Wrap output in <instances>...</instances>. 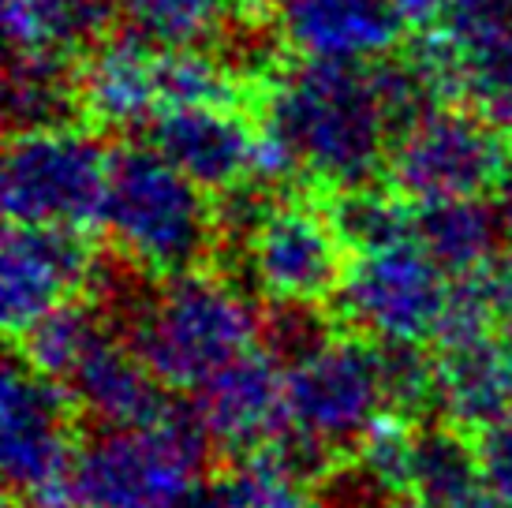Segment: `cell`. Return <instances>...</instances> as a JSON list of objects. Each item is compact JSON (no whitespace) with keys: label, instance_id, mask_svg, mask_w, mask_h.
I'll return each instance as SVG.
<instances>
[{"label":"cell","instance_id":"cell-1","mask_svg":"<svg viewBox=\"0 0 512 508\" xmlns=\"http://www.w3.org/2000/svg\"><path fill=\"white\" fill-rule=\"evenodd\" d=\"M393 135L370 71L303 60L266 86L251 176L258 184H285L299 172L341 191L359 187L382 165Z\"/></svg>","mask_w":512,"mask_h":508},{"label":"cell","instance_id":"cell-2","mask_svg":"<svg viewBox=\"0 0 512 508\" xmlns=\"http://www.w3.org/2000/svg\"><path fill=\"white\" fill-rule=\"evenodd\" d=\"M262 322L240 284L187 269L131 303V348L165 389H199L255 352Z\"/></svg>","mask_w":512,"mask_h":508},{"label":"cell","instance_id":"cell-3","mask_svg":"<svg viewBox=\"0 0 512 508\" xmlns=\"http://www.w3.org/2000/svg\"><path fill=\"white\" fill-rule=\"evenodd\" d=\"M187 172L157 146H124L113 154L101 225L131 266L161 277L199 269L217 236V210Z\"/></svg>","mask_w":512,"mask_h":508},{"label":"cell","instance_id":"cell-4","mask_svg":"<svg viewBox=\"0 0 512 508\" xmlns=\"http://www.w3.org/2000/svg\"><path fill=\"white\" fill-rule=\"evenodd\" d=\"M206 434L195 415L101 430L72 467V508H191L202 490Z\"/></svg>","mask_w":512,"mask_h":508},{"label":"cell","instance_id":"cell-5","mask_svg":"<svg viewBox=\"0 0 512 508\" xmlns=\"http://www.w3.org/2000/svg\"><path fill=\"white\" fill-rule=\"evenodd\" d=\"M113 157L68 120L15 127L0 169V202L12 225L86 232L101 225Z\"/></svg>","mask_w":512,"mask_h":508},{"label":"cell","instance_id":"cell-6","mask_svg":"<svg viewBox=\"0 0 512 508\" xmlns=\"http://www.w3.org/2000/svg\"><path fill=\"white\" fill-rule=\"evenodd\" d=\"M288 434L322 456L348 445L389 408L382 378V348L352 337H326L285 363Z\"/></svg>","mask_w":512,"mask_h":508},{"label":"cell","instance_id":"cell-7","mask_svg":"<svg viewBox=\"0 0 512 508\" xmlns=\"http://www.w3.org/2000/svg\"><path fill=\"white\" fill-rule=\"evenodd\" d=\"M449 273L419 243L404 240L382 251H363L344 269L337 288L341 314L359 333L385 348H419L438 340L449 318Z\"/></svg>","mask_w":512,"mask_h":508},{"label":"cell","instance_id":"cell-8","mask_svg":"<svg viewBox=\"0 0 512 508\" xmlns=\"http://www.w3.org/2000/svg\"><path fill=\"white\" fill-rule=\"evenodd\" d=\"M505 131L456 105H434L404 124L389 146V176L419 206L445 198H479L509 169Z\"/></svg>","mask_w":512,"mask_h":508},{"label":"cell","instance_id":"cell-9","mask_svg":"<svg viewBox=\"0 0 512 508\" xmlns=\"http://www.w3.org/2000/svg\"><path fill=\"white\" fill-rule=\"evenodd\" d=\"M75 456L72 408L60 381L12 359L0 381V464L12 497L27 508L68 505Z\"/></svg>","mask_w":512,"mask_h":508},{"label":"cell","instance_id":"cell-10","mask_svg":"<svg viewBox=\"0 0 512 508\" xmlns=\"http://www.w3.org/2000/svg\"><path fill=\"white\" fill-rule=\"evenodd\" d=\"M341 251L344 240L333 213L303 198L270 202L262 221L240 243L255 288L277 307H314L333 296L344 281Z\"/></svg>","mask_w":512,"mask_h":508},{"label":"cell","instance_id":"cell-11","mask_svg":"<svg viewBox=\"0 0 512 508\" xmlns=\"http://www.w3.org/2000/svg\"><path fill=\"white\" fill-rule=\"evenodd\" d=\"M94 258L83 232L42 225H12L0 243V314L4 329L19 337L23 329L57 311L90 281Z\"/></svg>","mask_w":512,"mask_h":508},{"label":"cell","instance_id":"cell-12","mask_svg":"<svg viewBox=\"0 0 512 508\" xmlns=\"http://www.w3.org/2000/svg\"><path fill=\"white\" fill-rule=\"evenodd\" d=\"M191 415L228 452H255L288 438L285 367H277L273 352H247L195 389Z\"/></svg>","mask_w":512,"mask_h":508},{"label":"cell","instance_id":"cell-13","mask_svg":"<svg viewBox=\"0 0 512 508\" xmlns=\"http://www.w3.org/2000/svg\"><path fill=\"white\" fill-rule=\"evenodd\" d=\"M273 19L303 60L356 68L378 64L404 30L393 0H273Z\"/></svg>","mask_w":512,"mask_h":508},{"label":"cell","instance_id":"cell-14","mask_svg":"<svg viewBox=\"0 0 512 508\" xmlns=\"http://www.w3.org/2000/svg\"><path fill=\"white\" fill-rule=\"evenodd\" d=\"M139 30L98 38L75 75L79 113L101 131H135L161 105V57Z\"/></svg>","mask_w":512,"mask_h":508},{"label":"cell","instance_id":"cell-15","mask_svg":"<svg viewBox=\"0 0 512 508\" xmlns=\"http://www.w3.org/2000/svg\"><path fill=\"white\" fill-rule=\"evenodd\" d=\"M154 146L206 191H228L255 172L258 131L236 105H169L154 120Z\"/></svg>","mask_w":512,"mask_h":508},{"label":"cell","instance_id":"cell-16","mask_svg":"<svg viewBox=\"0 0 512 508\" xmlns=\"http://www.w3.org/2000/svg\"><path fill=\"white\" fill-rule=\"evenodd\" d=\"M434 408L456 430H486L512 415V363L505 344L490 333L438 340Z\"/></svg>","mask_w":512,"mask_h":508},{"label":"cell","instance_id":"cell-17","mask_svg":"<svg viewBox=\"0 0 512 508\" xmlns=\"http://www.w3.org/2000/svg\"><path fill=\"white\" fill-rule=\"evenodd\" d=\"M326 456L307 441L281 438L225 467L217 479L202 482L191 508H314L311 475Z\"/></svg>","mask_w":512,"mask_h":508},{"label":"cell","instance_id":"cell-18","mask_svg":"<svg viewBox=\"0 0 512 508\" xmlns=\"http://www.w3.org/2000/svg\"><path fill=\"white\" fill-rule=\"evenodd\" d=\"M72 389L79 408L101 423V430L116 426H143L169 415L165 385L146 359L131 344L105 337L72 374Z\"/></svg>","mask_w":512,"mask_h":508},{"label":"cell","instance_id":"cell-19","mask_svg":"<svg viewBox=\"0 0 512 508\" xmlns=\"http://www.w3.org/2000/svg\"><path fill=\"white\" fill-rule=\"evenodd\" d=\"M505 225L501 213L479 198H445L419 206L415 243L438 262L445 273L471 277L498 258V240Z\"/></svg>","mask_w":512,"mask_h":508},{"label":"cell","instance_id":"cell-20","mask_svg":"<svg viewBox=\"0 0 512 508\" xmlns=\"http://www.w3.org/2000/svg\"><path fill=\"white\" fill-rule=\"evenodd\" d=\"M12 53H60L101 38L109 0H0Z\"/></svg>","mask_w":512,"mask_h":508},{"label":"cell","instance_id":"cell-21","mask_svg":"<svg viewBox=\"0 0 512 508\" xmlns=\"http://www.w3.org/2000/svg\"><path fill=\"white\" fill-rule=\"evenodd\" d=\"M105 337H109V329L101 322L98 307L68 299L57 311H49L19 333V359L45 378L72 381L75 370L83 367V359Z\"/></svg>","mask_w":512,"mask_h":508},{"label":"cell","instance_id":"cell-22","mask_svg":"<svg viewBox=\"0 0 512 508\" xmlns=\"http://www.w3.org/2000/svg\"><path fill=\"white\" fill-rule=\"evenodd\" d=\"M4 101L15 127L64 124V116L79 109L68 60L60 53H12L4 75Z\"/></svg>","mask_w":512,"mask_h":508},{"label":"cell","instance_id":"cell-23","mask_svg":"<svg viewBox=\"0 0 512 508\" xmlns=\"http://www.w3.org/2000/svg\"><path fill=\"white\" fill-rule=\"evenodd\" d=\"M475 486L479 475V452L460 438V430H415L412 471H408V494L423 505H453Z\"/></svg>","mask_w":512,"mask_h":508},{"label":"cell","instance_id":"cell-24","mask_svg":"<svg viewBox=\"0 0 512 508\" xmlns=\"http://www.w3.org/2000/svg\"><path fill=\"white\" fill-rule=\"evenodd\" d=\"M468 64V90L483 116L512 135V4L486 27L460 42Z\"/></svg>","mask_w":512,"mask_h":508},{"label":"cell","instance_id":"cell-25","mask_svg":"<svg viewBox=\"0 0 512 508\" xmlns=\"http://www.w3.org/2000/svg\"><path fill=\"white\" fill-rule=\"evenodd\" d=\"M329 213H333V225L341 232L344 247H352L356 254L382 251V247L415 236V217L408 213V206L389 191H374L367 184L344 187Z\"/></svg>","mask_w":512,"mask_h":508},{"label":"cell","instance_id":"cell-26","mask_svg":"<svg viewBox=\"0 0 512 508\" xmlns=\"http://www.w3.org/2000/svg\"><path fill=\"white\" fill-rule=\"evenodd\" d=\"M240 71L202 45L165 49L161 57V105H236Z\"/></svg>","mask_w":512,"mask_h":508},{"label":"cell","instance_id":"cell-27","mask_svg":"<svg viewBox=\"0 0 512 508\" xmlns=\"http://www.w3.org/2000/svg\"><path fill=\"white\" fill-rule=\"evenodd\" d=\"M131 27L161 49L202 45L225 23V0H128Z\"/></svg>","mask_w":512,"mask_h":508},{"label":"cell","instance_id":"cell-28","mask_svg":"<svg viewBox=\"0 0 512 508\" xmlns=\"http://www.w3.org/2000/svg\"><path fill=\"white\" fill-rule=\"evenodd\" d=\"M385 400L397 415H415L434 404V363L419 348H385L382 344Z\"/></svg>","mask_w":512,"mask_h":508},{"label":"cell","instance_id":"cell-29","mask_svg":"<svg viewBox=\"0 0 512 508\" xmlns=\"http://www.w3.org/2000/svg\"><path fill=\"white\" fill-rule=\"evenodd\" d=\"M475 452H479L483 486L498 497L501 505L512 508V415H505V419L490 423L486 430H479Z\"/></svg>","mask_w":512,"mask_h":508},{"label":"cell","instance_id":"cell-30","mask_svg":"<svg viewBox=\"0 0 512 508\" xmlns=\"http://www.w3.org/2000/svg\"><path fill=\"white\" fill-rule=\"evenodd\" d=\"M460 281L471 284V292L483 299L494 322L512 325V254H498L490 266H483L471 277H460Z\"/></svg>","mask_w":512,"mask_h":508},{"label":"cell","instance_id":"cell-31","mask_svg":"<svg viewBox=\"0 0 512 508\" xmlns=\"http://www.w3.org/2000/svg\"><path fill=\"white\" fill-rule=\"evenodd\" d=\"M498 213H501V225H505V236L512 240V161L498 184Z\"/></svg>","mask_w":512,"mask_h":508},{"label":"cell","instance_id":"cell-32","mask_svg":"<svg viewBox=\"0 0 512 508\" xmlns=\"http://www.w3.org/2000/svg\"><path fill=\"white\" fill-rule=\"evenodd\" d=\"M441 508H505V505H501L498 497L490 494L486 486H475L471 494H464L460 501H453V505H441Z\"/></svg>","mask_w":512,"mask_h":508},{"label":"cell","instance_id":"cell-33","mask_svg":"<svg viewBox=\"0 0 512 508\" xmlns=\"http://www.w3.org/2000/svg\"><path fill=\"white\" fill-rule=\"evenodd\" d=\"M228 12H232V19H258V12L266 8V4H273V0H225Z\"/></svg>","mask_w":512,"mask_h":508},{"label":"cell","instance_id":"cell-34","mask_svg":"<svg viewBox=\"0 0 512 508\" xmlns=\"http://www.w3.org/2000/svg\"><path fill=\"white\" fill-rule=\"evenodd\" d=\"M501 344H505V355H509V363H512V325H509V333H505V340H501Z\"/></svg>","mask_w":512,"mask_h":508},{"label":"cell","instance_id":"cell-35","mask_svg":"<svg viewBox=\"0 0 512 508\" xmlns=\"http://www.w3.org/2000/svg\"><path fill=\"white\" fill-rule=\"evenodd\" d=\"M53 508H72V505H53Z\"/></svg>","mask_w":512,"mask_h":508}]
</instances>
